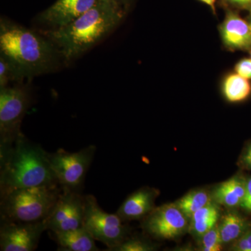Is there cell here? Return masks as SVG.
I'll return each mask as SVG.
<instances>
[{"mask_svg": "<svg viewBox=\"0 0 251 251\" xmlns=\"http://www.w3.org/2000/svg\"><path fill=\"white\" fill-rule=\"evenodd\" d=\"M126 13L113 0H97L85 14L62 27L46 31V36L69 62L82 55L109 35Z\"/></svg>", "mask_w": 251, "mask_h": 251, "instance_id": "obj_1", "label": "cell"}, {"mask_svg": "<svg viewBox=\"0 0 251 251\" xmlns=\"http://www.w3.org/2000/svg\"><path fill=\"white\" fill-rule=\"evenodd\" d=\"M53 185L59 184L49 153L23 133L11 146L0 148L1 193L16 188Z\"/></svg>", "mask_w": 251, "mask_h": 251, "instance_id": "obj_2", "label": "cell"}, {"mask_svg": "<svg viewBox=\"0 0 251 251\" xmlns=\"http://www.w3.org/2000/svg\"><path fill=\"white\" fill-rule=\"evenodd\" d=\"M0 54L14 64L23 79L51 72L61 57L49 39L4 18L0 22Z\"/></svg>", "mask_w": 251, "mask_h": 251, "instance_id": "obj_3", "label": "cell"}, {"mask_svg": "<svg viewBox=\"0 0 251 251\" xmlns=\"http://www.w3.org/2000/svg\"><path fill=\"white\" fill-rule=\"evenodd\" d=\"M62 190L59 185H53L16 188L1 193V221H44L52 211Z\"/></svg>", "mask_w": 251, "mask_h": 251, "instance_id": "obj_4", "label": "cell"}, {"mask_svg": "<svg viewBox=\"0 0 251 251\" xmlns=\"http://www.w3.org/2000/svg\"><path fill=\"white\" fill-rule=\"evenodd\" d=\"M83 227L96 241L106 246L107 251L122 244L130 233L129 227L117 213L103 211L93 195L85 196Z\"/></svg>", "mask_w": 251, "mask_h": 251, "instance_id": "obj_5", "label": "cell"}, {"mask_svg": "<svg viewBox=\"0 0 251 251\" xmlns=\"http://www.w3.org/2000/svg\"><path fill=\"white\" fill-rule=\"evenodd\" d=\"M30 103V92L25 86L0 89V148L11 146L22 133L21 123Z\"/></svg>", "mask_w": 251, "mask_h": 251, "instance_id": "obj_6", "label": "cell"}, {"mask_svg": "<svg viewBox=\"0 0 251 251\" xmlns=\"http://www.w3.org/2000/svg\"><path fill=\"white\" fill-rule=\"evenodd\" d=\"M96 151L97 147L90 145L76 152L59 150L49 153L51 168L62 189L81 192Z\"/></svg>", "mask_w": 251, "mask_h": 251, "instance_id": "obj_7", "label": "cell"}, {"mask_svg": "<svg viewBox=\"0 0 251 251\" xmlns=\"http://www.w3.org/2000/svg\"><path fill=\"white\" fill-rule=\"evenodd\" d=\"M85 196L81 192L62 189L58 200L45 219L46 229L64 232L83 226Z\"/></svg>", "mask_w": 251, "mask_h": 251, "instance_id": "obj_8", "label": "cell"}, {"mask_svg": "<svg viewBox=\"0 0 251 251\" xmlns=\"http://www.w3.org/2000/svg\"><path fill=\"white\" fill-rule=\"evenodd\" d=\"M189 221L175 203L154 208L145 217L144 229L157 239H173L184 234L189 228Z\"/></svg>", "mask_w": 251, "mask_h": 251, "instance_id": "obj_9", "label": "cell"}, {"mask_svg": "<svg viewBox=\"0 0 251 251\" xmlns=\"http://www.w3.org/2000/svg\"><path fill=\"white\" fill-rule=\"evenodd\" d=\"M47 230L45 220L36 222L1 221L0 250L33 251L36 250L41 235Z\"/></svg>", "mask_w": 251, "mask_h": 251, "instance_id": "obj_10", "label": "cell"}, {"mask_svg": "<svg viewBox=\"0 0 251 251\" xmlns=\"http://www.w3.org/2000/svg\"><path fill=\"white\" fill-rule=\"evenodd\" d=\"M226 16L219 26L223 44L229 51L251 50V28L237 11L225 9Z\"/></svg>", "mask_w": 251, "mask_h": 251, "instance_id": "obj_11", "label": "cell"}, {"mask_svg": "<svg viewBox=\"0 0 251 251\" xmlns=\"http://www.w3.org/2000/svg\"><path fill=\"white\" fill-rule=\"evenodd\" d=\"M97 0H57L43 11L39 21L52 29L62 27L85 14Z\"/></svg>", "mask_w": 251, "mask_h": 251, "instance_id": "obj_12", "label": "cell"}, {"mask_svg": "<svg viewBox=\"0 0 251 251\" xmlns=\"http://www.w3.org/2000/svg\"><path fill=\"white\" fill-rule=\"evenodd\" d=\"M156 196V190L150 188H140L124 201L117 210V214L124 222L146 217L154 209Z\"/></svg>", "mask_w": 251, "mask_h": 251, "instance_id": "obj_13", "label": "cell"}, {"mask_svg": "<svg viewBox=\"0 0 251 251\" xmlns=\"http://www.w3.org/2000/svg\"><path fill=\"white\" fill-rule=\"evenodd\" d=\"M247 188V179L242 176H234L221 183L211 193L216 204L233 208L240 206L244 201Z\"/></svg>", "mask_w": 251, "mask_h": 251, "instance_id": "obj_14", "label": "cell"}, {"mask_svg": "<svg viewBox=\"0 0 251 251\" xmlns=\"http://www.w3.org/2000/svg\"><path fill=\"white\" fill-rule=\"evenodd\" d=\"M60 251H98L95 239L82 226L79 228L52 232Z\"/></svg>", "mask_w": 251, "mask_h": 251, "instance_id": "obj_15", "label": "cell"}, {"mask_svg": "<svg viewBox=\"0 0 251 251\" xmlns=\"http://www.w3.org/2000/svg\"><path fill=\"white\" fill-rule=\"evenodd\" d=\"M218 226L224 246L230 245L251 227L247 220L235 211L225 214Z\"/></svg>", "mask_w": 251, "mask_h": 251, "instance_id": "obj_16", "label": "cell"}, {"mask_svg": "<svg viewBox=\"0 0 251 251\" xmlns=\"http://www.w3.org/2000/svg\"><path fill=\"white\" fill-rule=\"evenodd\" d=\"M219 207L212 202L195 212L190 218L188 230L195 237H201L217 224L219 219Z\"/></svg>", "mask_w": 251, "mask_h": 251, "instance_id": "obj_17", "label": "cell"}, {"mask_svg": "<svg viewBox=\"0 0 251 251\" xmlns=\"http://www.w3.org/2000/svg\"><path fill=\"white\" fill-rule=\"evenodd\" d=\"M222 92L229 103H240L247 100L251 94V83L249 80L237 73H231L224 77Z\"/></svg>", "mask_w": 251, "mask_h": 251, "instance_id": "obj_18", "label": "cell"}, {"mask_svg": "<svg viewBox=\"0 0 251 251\" xmlns=\"http://www.w3.org/2000/svg\"><path fill=\"white\" fill-rule=\"evenodd\" d=\"M212 202L214 201L211 193L204 189H197L188 193L175 204L190 219L195 212Z\"/></svg>", "mask_w": 251, "mask_h": 251, "instance_id": "obj_19", "label": "cell"}, {"mask_svg": "<svg viewBox=\"0 0 251 251\" xmlns=\"http://www.w3.org/2000/svg\"><path fill=\"white\" fill-rule=\"evenodd\" d=\"M23 80L14 64L2 54H0V89L10 86L11 82L20 83Z\"/></svg>", "mask_w": 251, "mask_h": 251, "instance_id": "obj_20", "label": "cell"}, {"mask_svg": "<svg viewBox=\"0 0 251 251\" xmlns=\"http://www.w3.org/2000/svg\"><path fill=\"white\" fill-rule=\"evenodd\" d=\"M156 247L152 243L134 237L125 239L122 244L113 248L110 251H154Z\"/></svg>", "mask_w": 251, "mask_h": 251, "instance_id": "obj_21", "label": "cell"}, {"mask_svg": "<svg viewBox=\"0 0 251 251\" xmlns=\"http://www.w3.org/2000/svg\"><path fill=\"white\" fill-rule=\"evenodd\" d=\"M200 239L201 240V251H219L224 246L218 224L206 232Z\"/></svg>", "mask_w": 251, "mask_h": 251, "instance_id": "obj_22", "label": "cell"}, {"mask_svg": "<svg viewBox=\"0 0 251 251\" xmlns=\"http://www.w3.org/2000/svg\"><path fill=\"white\" fill-rule=\"evenodd\" d=\"M229 250L234 251H251V228L242 234L235 242L230 244Z\"/></svg>", "mask_w": 251, "mask_h": 251, "instance_id": "obj_23", "label": "cell"}, {"mask_svg": "<svg viewBox=\"0 0 251 251\" xmlns=\"http://www.w3.org/2000/svg\"><path fill=\"white\" fill-rule=\"evenodd\" d=\"M219 4L224 9L238 10L251 9V0H219Z\"/></svg>", "mask_w": 251, "mask_h": 251, "instance_id": "obj_24", "label": "cell"}, {"mask_svg": "<svg viewBox=\"0 0 251 251\" xmlns=\"http://www.w3.org/2000/svg\"><path fill=\"white\" fill-rule=\"evenodd\" d=\"M234 71L241 76L251 80V59L244 58L239 60L234 67Z\"/></svg>", "mask_w": 251, "mask_h": 251, "instance_id": "obj_25", "label": "cell"}, {"mask_svg": "<svg viewBox=\"0 0 251 251\" xmlns=\"http://www.w3.org/2000/svg\"><path fill=\"white\" fill-rule=\"evenodd\" d=\"M241 207L244 210L251 212V176L247 179L245 197L241 204Z\"/></svg>", "mask_w": 251, "mask_h": 251, "instance_id": "obj_26", "label": "cell"}, {"mask_svg": "<svg viewBox=\"0 0 251 251\" xmlns=\"http://www.w3.org/2000/svg\"><path fill=\"white\" fill-rule=\"evenodd\" d=\"M241 164L244 168L251 171V143L244 149L242 156H241Z\"/></svg>", "mask_w": 251, "mask_h": 251, "instance_id": "obj_27", "label": "cell"}, {"mask_svg": "<svg viewBox=\"0 0 251 251\" xmlns=\"http://www.w3.org/2000/svg\"><path fill=\"white\" fill-rule=\"evenodd\" d=\"M113 1H115L117 4L120 5L127 12L132 2H133V0H113Z\"/></svg>", "mask_w": 251, "mask_h": 251, "instance_id": "obj_28", "label": "cell"}, {"mask_svg": "<svg viewBox=\"0 0 251 251\" xmlns=\"http://www.w3.org/2000/svg\"><path fill=\"white\" fill-rule=\"evenodd\" d=\"M200 1H202V2L204 3L207 5L208 6L210 7L211 11L214 14H216V6L215 4L216 2V0H200Z\"/></svg>", "mask_w": 251, "mask_h": 251, "instance_id": "obj_29", "label": "cell"}, {"mask_svg": "<svg viewBox=\"0 0 251 251\" xmlns=\"http://www.w3.org/2000/svg\"><path fill=\"white\" fill-rule=\"evenodd\" d=\"M249 11V16L247 18V21L249 22V25H250V27L251 28V9Z\"/></svg>", "mask_w": 251, "mask_h": 251, "instance_id": "obj_30", "label": "cell"}, {"mask_svg": "<svg viewBox=\"0 0 251 251\" xmlns=\"http://www.w3.org/2000/svg\"><path fill=\"white\" fill-rule=\"evenodd\" d=\"M251 59V50L250 51Z\"/></svg>", "mask_w": 251, "mask_h": 251, "instance_id": "obj_31", "label": "cell"}]
</instances>
